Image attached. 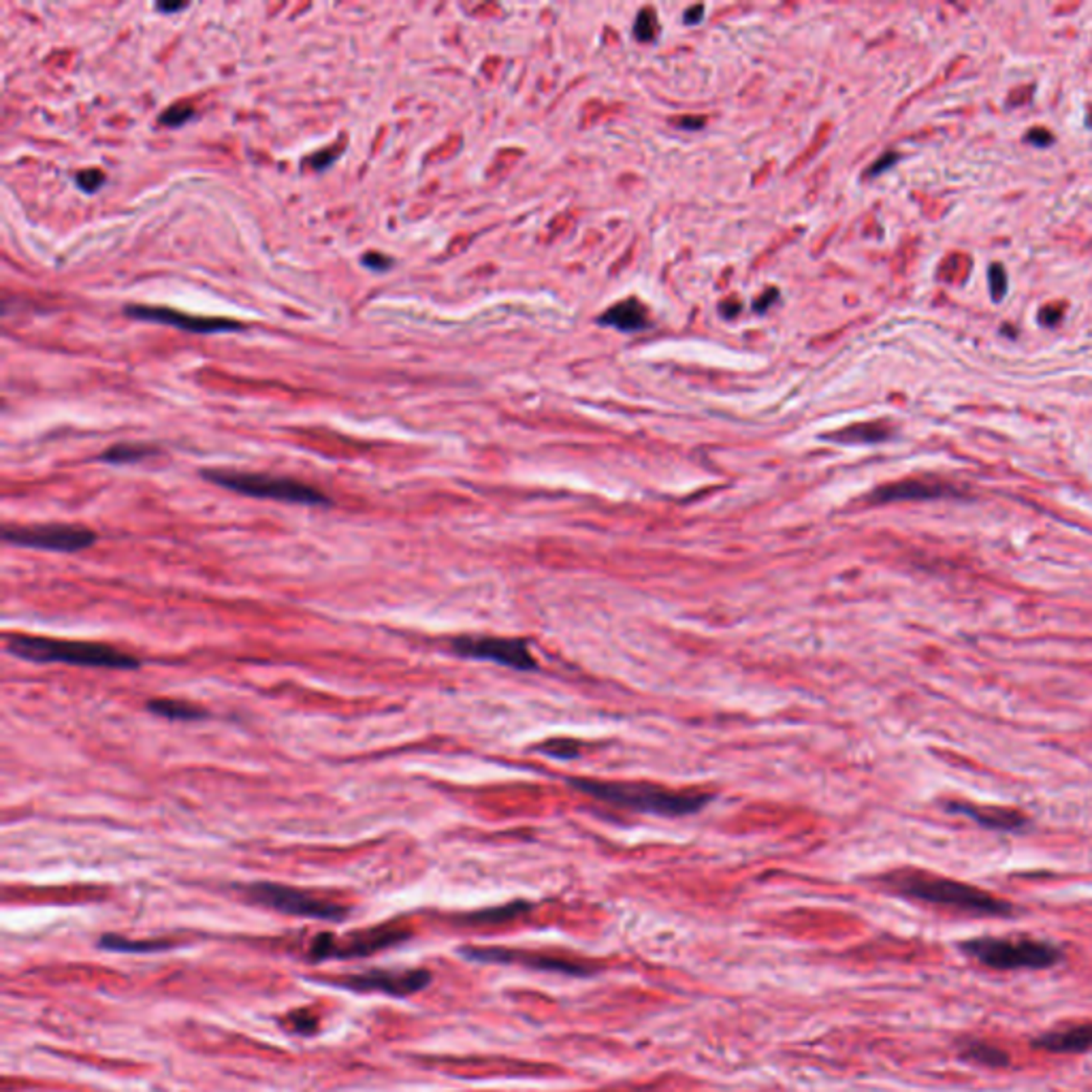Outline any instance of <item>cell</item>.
I'll use <instances>...</instances> for the list:
<instances>
[{
	"label": "cell",
	"mask_w": 1092,
	"mask_h": 1092,
	"mask_svg": "<svg viewBox=\"0 0 1092 1092\" xmlns=\"http://www.w3.org/2000/svg\"><path fill=\"white\" fill-rule=\"evenodd\" d=\"M7 651L35 663H69V666L107 670H135L141 666L135 655L120 651L111 644L45 639V636H9Z\"/></svg>",
	"instance_id": "3957f363"
},
{
	"label": "cell",
	"mask_w": 1092,
	"mask_h": 1092,
	"mask_svg": "<svg viewBox=\"0 0 1092 1092\" xmlns=\"http://www.w3.org/2000/svg\"><path fill=\"white\" fill-rule=\"evenodd\" d=\"M105 179H107L105 174H103V171H99V169L80 171V174L75 175V182H78V186L83 190V193H88V195L97 193V190H99L103 184H105Z\"/></svg>",
	"instance_id": "4316f807"
},
{
	"label": "cell",
	"mask_w": 1092,
	"mask_h": 1092,
	"mask_svg": "<svg viewBox=\"0 0 1092 1092\" xmlns=\"http://www.w3.org/2000/svg\"><path fill=\"white\" fill-rule=\"evenodd\" d=\"M634 33L639 36V41H651L655 35H658V22H655V15L651 9H642L639 13V20H636L634 26Z\"/></svg>",
	"instance_id": "484cf974"
},
{
	"label": "cell",
	"mask_w": 1092,
	"mask_h": 1092,
	"mask_svg": "<svg viewBox=\"0 0 1092 1092\" xmlns=\"http://www.w3.org/2000/svg\"><path fill=\"white\" fill-rule=\"evenodd\" d=\"M685 120H687V122L677 120V127H683V128H700L702 125H705V118H685Z\"/></svg>",
	"instance_id": "e575fe53"
},
{
	"label": "cell",
	"mask_w": 1092,
	"mask_h": 1092,
	"mask_svg": "<svg viewBox=\"0 0 1092 1092\" xmlns=\"http://www.w3.org/2000/svg\"><path fill=\"white\" fill-rule=\"evenodd\" d=\"M453 651L459 658L493 662L498 666L529 672L538 668V662L529 651V644L521 639H501V636H461L453 640Z\"/></svg>",
	"instance_id": "9c48e42d"
},
{
	"label": "cell",
	"mask_w": 1092,
	"mask_h": 1092,
	"mask_svg": "<svg viewBox=\"0 0 1092 1092\" xmlns=\"http://www.w3.org/2000/svg\"><path fill=\"white\" fill-rule=\"evenodd\" d=\"M896 160H898V154H895V151H890V154H886L881 160H877V163L869 169V175L883 174V169H888L890 165H895Z\"/></svg>",
	"instance_id": "d6a6232c"
},
{
	"label": "cell",
	"mask_w": 1092,
	"mask_h": 1092,
	"mask_svg": "<svg viewBox=\"0 0 1092 1092\" xmlns=\"http://www.w3.org/2000/svg\"><path fill=\"white\" fill-rule=\"evenodd\" d=\"M156 453L158 451L154 446H146V444H116L103 453L99 459L103 463H111V465H128V463H139L148 457H154Z\"/></svg>",
	"instance_id": "ffe728a7"
},
{
	"label": "cell",
	"mask_w": 1092,
	"mask_h": 1092,
	"mask_svg": "<svg viewBox=\"0 0 1092 1092\" xmlns=\"http://www.w3.org/2000/svg\"><path fill=\"white\" fill-rule=\"evenodd\" d=\"M146 707H148L150 713L171 719V721H198V719L207 717L203 709H198L195 705H188V702H184V700H174V698L148 700Z\"/></svg>",
	"instance_id": "ac0fdd59"
},
{
	"label": "cell",
	"mask_w": 1092,
	"mask_h": 1092,
	"mask_svg": "<svg viewBox=\"0 0 1092 1092\" xmlns=\"http://www.w3.org/2000/svg\"><path fill=\"white\" fill-rule=\"evenodd\" d=\"M193 118H195V107L188 105V103H177V105H171L169 109L160 113L158 122L163 127L177 128V127H184L186 122H190Z\"/></svg>",
	"instance_id": "cb8c5ba5"
},
{
	"label": "cell",
	"mask_w": 1092,
	"mask_h": 1092,
	"mask_svg": "<svg viewBox=\"0 0 1092 1092\" xmlns=\"http://www.w3.org/2000/svg\"><path fill=\"white\" fill-rule=\"evenodd\" d=\"M600 322L621 329V331H639V329L649 327V314H647V308H644L642 303L628 299L623 303H616L615 308L606 312V314L600 318Z\"/></svg>",
	"instance_id": "2e32d148"
},
{
	"label": "cell",
	"mask_w": 1092,
	"mask_h": 1092,
	"mask_svg": "<svg viewBox=\"0 0 1092 1092\" xmlns=\"http://www.w3.org/2000/svg\"><path fill=\"white\" fill-rule=\"evenodd\" d=\"M890 435H892V430H890V425H886V423H864V425L848 427V430L837 433V435H832V438L839 440V442H851V444H858V442L872 444V442L886 440V438H890Z\"/></svg>",
	"instance_id": "44dd1931"
},
{
	"label": "cell",
	"mask_w": 1092,
	"mask_h": 1092,
	"mask_svg": "<svg viewBox=\"0 0 1092 1092\" xmlns=\"http://www.w3.org/2000/svg\"><path fill=\"white\" fill-rule=\"evenodd\" d=\"M545 754L553 755V757H562V759H572L578 754H581L583 743L581 740H574V738H555V740H546L545 745H540Z\"/></svg>",
	"instance_id": "603a6c76"
},
{
	"label": "cell",
	"mask_w": 1092,
	"mask_h": 1092,
	"mask_svg": "<svg viewBox=\"0 0 1092 1092\" xmlns=\"http://www.w3.org/2000/svg\"><path fill=\"white\" fill-rule=\"evenodd\" d=\"M201 476L218 487L242 493L248 498L284 501V504L299 506H329V498L312 484L299 482L294 478L269 476V474H252L237 470H203Z\"/></svg>",
	"instance_id": "5b68a950"
},
{
	"label": "cell",
	"mask_w": 1092,
	"mask_h": 1092,
	"mask_svg": "<svg viewBox=\"0 0 1092 1092\" xmlns=\"http://www.w3.org/2000/svg\"><path fill=\"white\" fill-rule=\"evenodd\" d=\"M125 314L137 320L158 322V325H171L175 329L188 331V334H233V331L245 329L244 322H237L231 318H210V316H193L184 314V312L171 310V308H150V306H128L125 308Z\"/></svg>",
	"instance_id": "8fae6325"
},
{
	"label": "cell",
	"mask_w": 1092,
	"mask_h": 1092,
	"mask_svg": "<svg viewBox=\"0 0 1092 1092\" xmlns=\"http://www.w3.org/2000/svg\"><path fill=\"white\" fill-rule=\"evenodd\" d=\"M958 496V489L943 480H930V478H911L900 480L895 484H886L872 493V501L879 504H888V501H911V500H937V498H954Z\"/></svg>",
	"instance_id": "4fadbf2b"
},
{
	"label": "cell",
	"mask_w": 1092,
	"mask_h": 1092,
	"mask_svg": "<svg viewBox=\"0 0 1092 1092\" xmlns=\"http://www.w3.org/2000/svg\"><path fill=\"white\" fill-rule=\"evenodd\" d=\"M99 945L109 949V952L148 954V952H163V949H169L171 941H165V939H127L118 935H103Z\"/></svg>",
	"instance_id": "d6986e66"
},
{
	"label": "cell",
	"mask_w": 1092,
	"mask_h": 1092,
	"mask_svg": "<svg viewBox=\"0 0 1092 1092\" xmlns=\"http://www.w3.org/2000/svg\"><path fill=\"white\" fill-rule=\"evenodd\" d=\"M242 892L250 903L280 911V914L287 916L325 919V922H339V919H344L348 916L346 907L331 903V900L325 898H318L314 895H308V892H301L297 888L280 886V883H269V881L250 883V886H244Z\"/></svg>",
	"instance_id": "8992f818"
},
{
	"label": "cell",
	"mask_w": 1092,
	"mask_h": 1092,
	"mask_svg": "<svg viewBox=\"0 0 1092 1092\" xmlns=\"http://www.w3.org/2000/svg\"><path fill=\"white\" fill-rule=\"evenodd\" d=\"M949 809L954 813L966 815V818L975 820L977 824L986 825L992 830H1020L1027 818L1013 809H999V806H980V804H964V802H952Z\"/></svg>",
	"instance_id": "9a60e30c"
},
{
	"label": "cell",
	"mask_w": 1092,
	"mask_h": 1092,
	"mask_svg": "<svg viewBox=\"0 0 1092 1092\" xmlns=\"http://www.w3.org/2000/svg\"><path fill=\"white\" fill-rule=\"evenodd\" d=\"M431 973L425 968H412V971H367L359 975H348L339 980V986H346L355 992H384L391 996H407L430 986Z\"/></svg>",
	"instance_id": "7c38bea8"
},
{
	"label": "cell",
	"mask_w": 1092,
	"mask_h": 1092,
	"mask_svg": "<svg viewBox=\"0 0 1092 1092\" xmlns=\"http://www.w3.org/2000/svg\"><path fill=\"white\" fill-rule=\"evenodd\" d=\"M290 1022H292V1029L301 1033V1034H308V1033H314L316 1031V1015L308 1011V1010H301V1011H294L290 1013Z\"/></svg>",
	"instance_id": "83f0119b"
},
{
	"label": "cell",
	"mask_w": 1092,
	"mask_h": 1092,
	"mask_svg": "<svg viewBox=\"0 0 1092 1092\" xmlns=\"http://www.w3.org/2000/svg\"><path fill=\"white\" fill-rule=\"evenodd\" d=\"M961 1058L971 1060L975 1065L990 1067V1069H1003L1010 1065V1054L994 1046L990 1041L982 1039H966L961 1043Z\"/></svg>",
	"instance_id": "e0dca14e"
},
{
	"label": "cell",
	"mask_w": 1092,
	"mask_h": 1092,
	"mask_svg": "<svg viewBox=\"0 0 1092 1092\" xmlns=\"http://www.w3.org/2000/svg\"><path fill=\"white\" fill-rule=\"evenodd\" d=\"M184 9H188L186 3H158L156 5L158 13H179V12H184Z\"/></svg>",
	"instance_id": "836d02e7"
},
{
	"label": "cell",
	"mask_w": 1092,
	"mask_h": 1092,
	"mask_svg": "<svg viewBox=\"0 0 1092 1092\" xmlns=\"http://www.w3.org/2000/svg\"><path fill=\"white\" fill-rule=\"evenodd\" d=\"M987 280H990V294L994 301H1001L1008 294V273H1005L1001 263L990 265L987 269Z\"/></svg>",
	"instance_id": "d4e9b609"
},
{
	"label": "cell",
	"mask_w": 1092,
	"mask_h": 1092,
	"mask_svg": "<svg viewBox=\"0 0 1092 1092\" xmlns=\"http://www.w3.org/2000/svg\"><path fill=\"white\" fill-rule=\"evenodd\" d=\"M407 937H410V930L393 924H384L378 928L363 930V933L350 935L341 943H337V939L334 935H318L310 945V958L312 961H327V958H363L380 952V949L402 943Z\"/></svg>",
	"instance_id": "ba28073f"
},
{
	"label": "cell",
	"mask_w": 1092,
	"mask_h": 1092,
	"mask_svg": "<svg viewBox=\"0 0 1092 1092\" xmlns=\"http://www.w3.org/2000/svg\"><path fill=\"white\" fill-rule=\"evenodd\" d=\"M360 263H363V267L372 269L376 273H383V271L393 267V259H388V256L380 254V252H367L363 259H360Z\"/></svg>",
	"instance_id": "f1b7e54d"
},
{
	"label": "cell",
	"mask_w": 1092,
	"mask_h": 1092,
	"mask_svg": "<svg viewBox=\"0 0 1092 1092\" xmlns=\"http://www.w3.org/2000/svg\"><path fill=\"white\" fill-rule=\"evenodd\" d=\"M337 156H339V154H337V150H325V151H318V154H314V156H312V158H310V165H312V167H314L316 171H325V169H329L331 165H334V163H336Z\"/></svg>",
	"instance_id": "f546056e"
},
{
	"label": "cell",
	"mask_w": 1092,
	"mask_h": 1092,
	"mask_svg": "<svg viewBox=\"0 0 1092 1092\" xmlns=\"http://www.w3.org/2000/svg\"><path fill=\"white\" fill-rule=\"evenodd\" d=\"M1024 139H1027L1029 144L1039 146V148H1046V146H1052V144H1054L1052 132L1046 130V128H1033V130L1027 132V137H1024Z\"/></svg>",
	"instance_id": "4dcf8cb0"
},
{
	"label": "cell",
	"mask_w": 1092,
	"mask_h": 1092,
	"mask_svg": "<svg viewBox=\"0 0 1092 1092\" xmlns=\"http://www.w3.org/2000/svg\"><path fill=\"white\" fill-rule=\"evenodd\" d=\"M461 954L468 961L478 963H496V964H523L527 968H536V971H550V973H564L574 977L593 975L592 964L583 961H568L562 956H546L536 952H523V949H506V947H463Z\"/></svg>",
	"instance_id": "30bf717a"
},
{
	"label": "cell",
	"mask_w": 1092,
	"mask_h": 1092,
	"mask_svg": "<svg viewBox=\"0 0 1092 1092\" xmlns=\"http://www.w3.org/2000/svg\"><path fill=\"white\" fill-rule=\"evenodd\" d=\"M97 534L81 525H5L3 540L7 545L50 550V553H80L97 543Z\"/></svg>",
	"instance_id": "52a82bcc"
},
{
	"label": "cell",
	"mask_w": 1092,
	"mask_h": 1092,
	"mask_svg": "<svg viewBox=\"0 0 1092 1092\" xmlns=\"http://www.w3.org/2000/svg\"><path fill=\"white\" fill-rule=\"evenodd\" d=\"M572 787L585 796L615 806H625L640 813L662 815V818H685L698 813L710 796L705 792L668 790L653 783H621L597 781V778H572Z\"/></svg>",
	"instance_id": "7a4b0ae2"
},
{
	"label": "cell",
	"mask_w": 1092,
	"mask_h": 1092,
	"mask_svg": "<svg viewBox=\"0 0 1092 1092\" xmlns=\"http://www.w3.org/2000/svg\"><path fill=\"white\" fill-rule=\"evenodd\" d=\"M1033 1048L1050 1054H1084L1092 1050V1024L1054 1029L1033 1039Z\"/></svg>",
	"instance_id": "5bb4252c"
},
{
	"label": "cell",
	"mask_w": 1092,
	"mask_h": 1092,
	"mask_svg": "<svg viewBox=\"0 0 1092 1092\" xmlns=\"http://www.w3.org/2000/svg\"><path fill=\"white\" fill-rule=\"evenodd\" d=\"M958 949L992 971H1041L1062 961L1060 947L1027 937H977L966 939Z\"/></svg>",
	"instance_id": "277c9868"
},
{
	"label": "cell",
	"mask_w": 1092,
	"mask_h": 1092,
	"mask_svg": "<svg viewBox=\"0 0 1092 1092\" xmlns=\"http://www.w3.org/2000/svg\"><path fill=\"white\" fill-rule=\"evenodd\" d=\"M527 909H529L527 903H510L504 907L478 911V914H472L465 919H468V924H500V922H508V919H515L521 914H525Z\"/></svg>",
	"instance_id": "7402d4cb"
},
{
	"label": "cell",
	"mask_w": 1092,
	"mask_h": 1092,
	"mask_svg": "<svg viewBox=\"0 0 1092 1092\" xmlns=\"http://www.w3.org/2000/svg\"><path fill=\"white\" fill-rule=\"evenodd\" d=\"M1060 318H1062V308L1057 306H1050L1039 312V322H1043L1046 327H1057Z\"/></svg>",
	"instance_id": "1f68e13d"
},
{
	"label": "cell",
	"mask_w": 1092,
	"mask_h": 1092,
	"mask_svg": "<svg viewBox=\"0 0 1092 1092\" xmlns=\"http://www.w3.org/2000/svg\"><path fill=\"white\" fill-rule=\"evenodd\" d=\"M881 881L900 896L922 900V903L930 905L952 907L956 911H963V914L1001 918L1011 916L1013 911L1008 900L996 898L994 895H987V892L980 888L968 886V883L939 877L926 871H895Z\"/></svg>",
	"instance_id": "6da1fadb"
}]
</instances>
